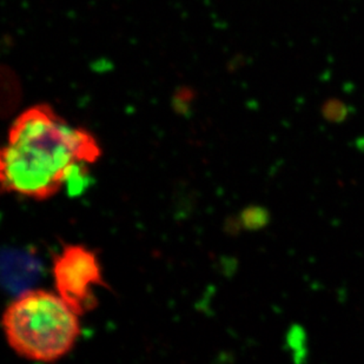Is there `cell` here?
Wrapping results in <instances>:
<instances>
[{"instance_id":"cell-1","label":"cell","mask_w":364,"mask_h":364,"mask_svg":"<svg viewBox=\"0 0 364 364\" xmlns=\"http://www.w3.org/2000/svg\"><path fill=\"white\" fill-rule=\"evenodd\" d=\"M102 156L89 131L73 127L48 105L23 111L0 155L4 193L33 200L55 196Z\"/></svg>"},{"instance_id":"cell-2","label":"cell","mask_w":364,"mask_h":364,"mask_svg":"<svg viewBox=\"0 0 364 364\" xmlns=\"http://www.w3.org/2000/svg\"><path fill=\"white\" fill-rule=\"evenodd\" d=\"M80 317L58 294L30 289L5 310L4 333L16 354L50 363L73 350L80 335Z\"/></svg>"},{"instance_id":"cell-3","label":"cell","mask_w":364,"mask_h":364,"mask_svg":"<svg viewBox=\"0 0 364 364\" xmlns=\"http://www.w3.org/2000/svg\"><path fill=\"white\" fill-rule=\"evenodd\" d=\"M55 290L80 316L95 309V288L105 287L96 254L82 245H68L52 267Z\"/></svg>"},{"instance_id":"cell-4","label":"cell","mask_w":364,"mask_h":364,"mask_svg":"<svg viewBox=\"0 0 364 364\" xmlns=\"http://www.w3.org/2000/svg\"><path fill=\"white\" fill-rule=\"evenodd\" d=\"M39 262L28 252L9 251L3 255V279L7 288L14 291L30 290L38 277Z\"/></svg>"}]
</instances>
